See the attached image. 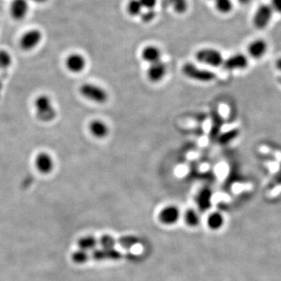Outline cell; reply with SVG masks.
<instances>
[{"label": "cell", "mask_w": 281, "mask_h": 281, "mask_svg": "<svg viewBox=\"0 0 281 281\" xmlns=\"http://www.w3.org/2000/svg\"><path fill=\"white\" fill-rule=\"evenodd\" d=\"M273 11L268 4H262L257 8L253 16V24L258 29H264L269 25L273 18Z\"/></svg>", "instance_id": "cell-5"}, {"label": "cell", "mask_w": 281, "mask_h": 281, "mask_svg": "<svg viewBox=\"0 0 281 281\" xmlns=\"http://www.w3.org/2000/svg\"><path fill=\"white\" fill-rule=\"evenodd\" d=\"M277 67L280 70H281V58L277 61Z\"/></svg>", "instance_id": "cell-36"}, {"label": "cell", "mask_w": 281, "mask_h": 281, "mask_svg": "<svg viewBox=\"0 0 281 281\" xmlns=\"http://www.w3.org/2000/svg\"></svg>", "instance_id": "cell-38"}, {"label": "cell", "mask_w": 281, "mask_h": 281, "mask_svg": "<svg viewBox=\"0 0 281 281\" xmlns=\"http://www.w3.org/2000/svg\"><path fill=\"white\" fill-rule=\"evenodd\" d=\"M160 1L163 7L170 8L178 14H184L188 9L187 0H160Z\"/></svg>", "instance_id": "cell-17"}, {"label": "cell", "mask_w": 281, "mask_h": 281, "mask_svg": "<svg viewBox=\"0 0 281 281\" xmlns=\"http://www.w3.org/2000/svg\"><path fill=\"white\" fill-rule=\"evenodd\" d=\"M144 10H152L155 9L158 0H139Z\"/></svg>", "instance_id": "cell-31"}, {"label": "cell", "mask_w": 281, "mask_h": 281, "mask_svg": "<svg viewBox=\"0 0 281 281\" xmlns=\"http://www.w3.org/2000/svg\"><path fill=\"white\" fill-rule=\"evenodd\" d=\"M127 14L131 17H139L144 10L139 0H129L126 6Z\"/></svg>", "instance_id": "cell-21"}, {"label": "cell", "mask_w": 281, "mask_h": 281, "mask_svg": "<svg viewBox=\"0 0 281 281\" xmlns=\"http://www.w3.org/2000/svg\"><path fill=\"white\" fill-rule=\"evenodd\" d=\"M35 166L42 174H49L53 170L54 163L53 160L46 152L39 153L35 159Z\"/></svg>", "instance_id": "cell-12"}, {"label": "cell", "mask_w": 281, "mask_h": 281, "mask_svg": "<svg viewBox=\"0 0 281 281\" xmlns=\"http://www.w3.org/2000/svg\"><path fill=\"white\" fill-rule=\"evenodd\" d=\"M123 255L114 249V248H102L101 249L93 250L91 253L89 254L90 260H96V261H101V260H119L122 258Z\"/></svg>", "instance_id": "cell-9"}, {"label": "cell", "mask_w": 281, "mask_h": 281, "mask_svg": "<svg viewBox=\"0 0 281 281\" xmlns=\"http://www.w3.org/2000/svg\"><path fill=\"white\" fill-rule=\"evenodd\" d=\"M215 8L221 14H228L232 11L234 4L232 0H215Z\"/></svg>", "instance_id": "cell-20"}, {"label": "cell", "mask_w": 281, "mask_h": 281, "mask_svg": "<svg viewBox=\"0 0 281 281\" xmlns=\"http://www.w3.org/2000/svg\"><path fill=\"white\" fill-rule=\"evenodd\" d=\"M71 260L74 263L84 264L86 263L88 260H90L89 253L87 251L84 250H79L77 252H74L71 256Z\"/></svg>", "instance_id": "cell-24"}, {"label": "cell", "mask_w": 281, "mask_h": 281, "mask_svg": "<svg viewBox=\"0 0 281 281\" xmlns=\"http://www.w3.org/2000/svg\"><path fill=\"white\" fill-rule=\"evenodd\" d=\"M186 223L190 226H196L200 222V217L195 210L189 209L186 212L184 216Z\"/></svg>", "instance_id": "cell-25"}, {"label": "cell", "mask_w": 281, "mask_h": 281, "mask_svg": "<svg viewBox=\"0 0 281 281\" xmlns=\"http://www.w3.org/2000/svg\"><path fill=\"white\" fill-rule=\"evenodd\" d=\"M167 67L163 61L152 63L147 70V77L152 82H160L166 76Z\"/></svg>", "instance_id": "cell-8"}, {"label": "cell", "mask_w": 281, "mask_h": 281, "mask_svg": "<svg viewBox=\"0 0 281 281\" xmlns=\"http://www.w3.org/2000/svg\"><path fill=\"white\" fill-rule=\"evenodd\" d=\"M248 61L244 55L238 54L230 56L226 60L223 61V67L227 70H241L248 66Z\"/></svg>", "instance_id": "cell-10"}, {"label": "cell", "mask_w": 281, "mask_h": 281, "mask_svg": "<svg viewBox=\"0 0 281 281\" xmlns=\"http://www.w3.org/2000/svg\"><path fill=\"white\" fill-rule=\"evenodd\" d=\"M157 13H156L155 9L152 10H144L142 13L139 16L140 18V20L144 23H149L153 21L156 18Z\"/></svg>", "instance_id": "cell-28"}, {"label": "cell", "mask_w": 281, "mask_h": 281, "mask_svg": "<svg viewBox=\"0 0 281 281\" xmlns=\"http://www.w3.org/2000/svg\"><path fill=\"white\" fill-rule=\"evenodd\" d=\"M195 58L199 62L213 67H217L223 63V57L220 51L213 48H204L199 49Z\"/></svg>", "instance_id": "cell-2"}, {"label": "cell", "mask_w": 281, "mask_h": 281, "mask_svg": "<svg viewBox=\"0 0 281 281\" xmlns=\"http://www.w3.org/2000/svg\"><path fill=\"white\" fill-rule=\"evenodd\" d=\"M80 95L87 100L96 103H105L108 100V94L103 88L93 84H84L80 88Z\"/></svg>", "instance_id": "cell-4"}, {"label": "cell", "mask_w": 281, "mask_h": 281, "mask_svg": "<svg viewBox=\"0 0 281 281\" xmlns=\"http://www.w3.org/2000/svg\"><path fill=\"white\" fill-rule=\"evenodd\" d=\"M29 10L27 0H12L10 5V14L13 19L21 20L25 18Z\"/></svg>", "instance_id": "cell-7"}, {"label": "cell", "mask_w": 281, "mask_h": 281, "mask_svg": "<svg viewBox=\"0 0 281 281\" xmlns=\"http://www.w3.org/2000/svg\"><path fill=\"white\" fill-rule=\"evenodd\" d=\"M66 66L71 72H81L86 66L85 59L79 53H72L66 58Z\"/></svg>", "instance_id": "cell-11"}, {"label": "cell", "mask_w": 281, "mask_h": 281, "mask_svg": "<svg viewBox=\"0 0 281 281\" xmlns=\"http://www.w3.org/2000/svg\"><path fill=\"white\" fill-rule=\"evenodd\" d=\"M279 185H281V165L279 171L277 172V174L273 177V179L269 182L268 188H269V190H271L274 188V187H277V186Z\"/></svg>", "instance_id": "cell-30"}, {"label": "cell", "mask_w": 281, "mask_h": 281, "mask_svg": "<svg viewBox=\"0 0 281 281\" xmlns=\"http://www.w3.org/2000/svg\"><path fill=\"white\" fill-rule=\"evenodd\" d=\"M273 12L281 14V0H271L270 5Z\"/></svg>", "instance_id": "cell-32"}, {"label": "cell", "mask_w": 281, "mask_h": 281, "mask_svg": "<svg viewBox=\"0 0 281 281\" xmlns=\"http://www.w3.org/2000/svg\"><path fill=\"white\" fill-rule=\"evenodd\" d=\"M209 1H213L214 2L215 0H209Z\"/></svg>", "instance_id": "cell-37"}, {"label": "cell", "mask_w": 281, "mask_h": 281, "mask_svg": "<svg viewBox=\"0 0 281 281\" xmlns=\"http://www.w3.org/2000/svg\"><path fill=\"white\" fill-rule=\"evenodd\" d=\"M138 242H139V239L136 237H123V238L118 239V244L123 247V248H131L132 246L138 244Z\"/></svg>", "instance_id": "cell-29"}, {"label": "cell", "mask_w": 281, "mask_h": 281, "mask_svg": "<svg viewBox=\"0 0 281 281\" xmlns=\"http://www.w3.org/2000/svg\"><path fill=\"white\" fill-rule=\"evenodd\" d=\"M239 135V131L237 129L234 130H230L227 132L223 133L221 136L218 137V141L220 144H228L230 141L236 139L237 137Z\"/></svg>", "instance_id": "cell-23"}, {"label": "cell", "mask_w": 281, "mask_h": 281, "mask_svg": "<svg viewBox=\"0 0 281 281\" xmlns=\"http://www.w3.org/2000/svg\"><path fill=\"white\" fill-rule=\"evenodd\" d=\"M238 2H240L241 4H243V5H246V4L249 3L251 2V0H238Z\"/></svg>", "instance_id": "cell-34"}, {"label": "cell", "mask_w": 281, "mask_h": 281, "mask_svg": "<svg viewBox=\"0 0 281 281\" xmlns=\"http://www.w3.org/2000/svg\"><path fill=\"white\" fill-rule=\"evenodd\" d=\"M267 49V44L264 40L257 39L250 43L248 47V54L254 59L261 58Z\"/></svg>", "instance_id": "cell-15"}, {"label": "cell", "mask_w": 281, "mask_h": 281, "mask_svg": "<svg viewBox=\"0 0 281 281\" xmlns=\"http://www.w3.org/2000/svg\"><path fill=\"white\" fill-rule=\"evenodd\" d=\"M89 130L93 136L97 139H104L109 134V127L103 121L96 120L90 123Z\"/></svg>", "instance_id": "cell-16"}, {"label": "cell", "mask_w": 281, "mask_h": 281, "mask_svg": "<svg viewBox=\"0 0 281 281\" xmlns=\"http://www.w3.org/2000/svg\"><path fill=\"white\" fill-rule=\"evenodd\" d=\"M182 72L187 78L200 82H210L216 78V74L213 71L199 68L191 62L183 65Z\"/></svg>", "instance_id": "cell-3"}, {"label": "cell", "mask_w": 281, "mask_h": 281, "mask_svg": "<svg viewBox=\"0 0 281 281\" xmlns=\"http://www.w3.org/2000/svg\"><path fill=\"white\" fill-rule=\"evenodd\" d=\"M32 2H36V3H45L48 0H31Z\"/></svg>", "instance_id": "cell-35"}, {"label": "cell", "mask_w": 281, "mask_h": 281, "mask_svg": "<svg viewBox=\"0 0 281 281\" xmlns=\"http://www.w3.org/2000/svg\"><path fill=\"white\" fill-rule=\"evenodd\" d=\"M41 39L42 35L39 30H29L22 35L21 39L20 40V45L23 50L30 51L39 45Z\"/></svg>", "instance_id": "cell-6"}, {"label": "cell", "mask_w": 281, "mask_h": 281, "mask_svg": "<svg viewBox=\"0 0 281 281\" xmlns=\"http://www.w3.org/2000/svg\"><path fill=\"white\" fill-rule=\"evenodd\" d=\"M224 222V219L221 213H214L209 216L208 219V224L213 230H218L221 228Z\"/></svg>", "instance_id": "cell-22"}, {"label": "cell", "mask_w": 281, "mask_h": 281, "mask_svg": "<svg viewBox=\"0 0 281 281\" xmlns=\"http://www.w3.org/2000/svg\"><path fill=\"white\" fill-rule=\"evenodd\" d=\"M36 117L41 122L48 123L57 117V112L53 107L52 101L47 96H39L35 101Z\"/></svg>", "instance_id": "cell-1"}, {"label": "cell", "mask_w": 281, "mask_h": 281, "mask_svg": "<svg viewBox=\"0 0 281 281\" xmlns=\"http://www.w3.org/2000/svg\"><path fill=\"white\" fill-rule=\"evenodd\" d=\"M98 244V240L95 237L86 236L80 238L78 241V245L80 250L90 251L94 250Z\"/></svg>", "instance_id": "cell-19"}, {"label": "cell", "mask_w": 281, "mask_h": 281, "mask_svg": "<svg viewBox=\"0 0 281 281\" xmlns=\"http://www.w3.org/2000/svg\"><path fill=\"white\" fill-rule=\"evenodd\" d=\"M12 63L10 53L6 50H0V70H9Z\"/></svg>", "instance_id": "cell-26"}, {"label": "cell", "mask_w": 281, "mask_h": 281, "mask_svg": "<svg viewBox=\"0 0 281 281\" xmlns=\"http://www.w3.org/2000/svg\"><path fill=\"white\" fill-rule=\"evenodd\" d=\"M180 217V211L178 208L174 205L164 208L160 213V220L162 223L172 225L178 222Z\"/></svg>", "instance_id": "cell-13"}, {"label": "cell", "mask_w": 281, "mask_h": 281, "mask_svg": "<svg viewBox=\"0 0 281 281\" xmlns=\"http://www.w3.org/2000/svg\"><path fill=\"white\" fill-rule=\"evenodd\" d=\"M7 74L8 70H2V72L0 73V96H1L4 80L7 78Z\"/></svg>", "instance_id": "cell-33"}, {"label": "cell", "mask_w": 281, "mask_h": 281, "mask_svg": "<svg viewBox=\"0 0 281 281\" xmlns=\"http://www.w3.org/2000/svg\"><path fill=\"white\" fill-rule=\"evenodd\" d=\"M118 240L109 235H103L98 240V244H100L102 248H112L117 244Z\"/></svg>", "instance_id": "cell-27"}, {"label": "cell", "mask_w": 281, "mask_h": 281, "mask_svg": "<svg viewBox=\"0 0 281 281\" xmlns=\"http://www.w3.org/2000/svg\"><path fill=\"white\" fill-rule=\"evenodd\" d=\"M212 192L209 188H204L199 192L197 201L199 206L202 209H209L210 206Z\"/></svg>", "instance_id": "cell-18"}, {"label": "cell", "mask_w": 281, "mask_h": 281, "mask_svg": "<svg viewBox=\"0 0 281 281\" xmlns=\"http://www.w3.org/2000/svg\"><path fill=\"white\" fill-rule=\"evenodd\" d=\"M162 53L158 47L156 45H147L141 51L140 57L143 60L148 62L149 64L154 63L161 60Z\"/></svg>", "instance_id": "cell-14"}]
</instances>
